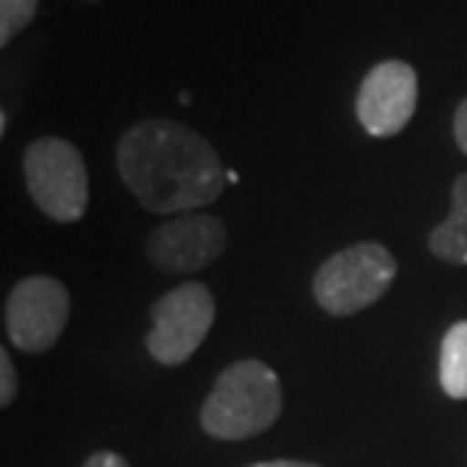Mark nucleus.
<instances>
[{
  "mask_svg": "<svg viewBox=\"0 0 467 467\" xmlns=\"http://www.w3.org/2000/svg\"><path fill=\"white\" fill-rule=\"evenodd\" d=\"M228 246V228L219 216L180 213L167 219L146 240L149 265L161 274H198L210 267Z\"/></svg>",
  "mask_w": 467,
  "mask_h": 467,
  "instance_id": "7",
  "label": "nucleus"
},
{
  "mask_svg": "<svg viewBox=\"0 0 467 467\" xmlns=\"http://www.w3.org/2000/svg\"><path fill=\"white\" fill-rule=\"evenodd\" d=\"M82 467H130L125 459H121V455L119 452H95V455H91V459L86 462V464H82Z\"/></svg>",
  "mask_w": 467,
  "mask_h": 467,
  "instance_id": "14",
  "label": "nucleus"
},
{
  "mask_svg": "<svg viewBox=\"0 0 467 467\" xmlns=\"http://www.w3.org/2000/svg\"><path fill=\"white\" fill-rule=\"evenodd\" d=\"M428 249L446 265H467V173L452 182V210L428 237Z\"/></svg>",
  "mask_w": 467,
  "mask_h": 467,
  "instance_id": "9",
  "label": "nucleus"
},
{
  "mask_svg": "<svg viewBox=\"0 0 467 467\" xmlns=\"http://www.w3.org/2000/svg\"><path fill=\"white\" fill-rule=\"evenodd\" d=\"M252 467H319V464H310V462H292V459H279V462H258Z\"/></svg>",
  "mask_w": 467,
  "mask_h": 467,
  "instance_id": "15",
  "label": "nucleus"
},
{
  "mask_svg": "<svg viewBox=\"0 0 467 467\" xmlns=\"http://www.w3.org/2000/svg\"><path fill=\"white\" fill-rule=\"evenodd\" d=\"M395 276L398 261L382 243H352L316 270L313 297L328 316H352L377 304L391 288Z\"/></svg>",
  "mask_w": 467,
  "mask_h": 467,
  "instance_id": "3",
  "label": "nucleus"
},
{
  "mask_svg": "<svg viewBox=\"0 0 467 467\" xmlns=\"http://www.w3.org/2000/svg\"><path fill=\"white\" fill-rule=\"evenodd\" d=\"M16 398V368H13V358L9 352L4 349L0 352V404L9 407Z\"/></svg>",
  "mask_w": 467,
  "mask_h": 467,
  "instance_id": "12",
  "label": "nucleus"
},
{
  "mask_svg": "<svg viewBox=\"0 0 467 467\" xmlns=\"http://www.w3.org/2000/svg\"><path fill=\"white\" fill-rule=\"evenodd\" d=\"M441 389L452 400H467V322H455L441 343Z\"/></svg>",
  "mask_w": 467,
  "mask_h": 467,
  "instance_id": "10",
  "label": "nucleus"
},
{
  "mask_svg": "<svg viewBox=\"0 0 467 467\" xmlns=\"http://www.w3.org/2000/svg\"><path fill=\"white\" fill-rule=\"evenodd\" d=\"M40 0H0V46H13L18 34L31 25Z\"/></svg>",
  "mask_w": 467,
  "mask_h": 467,
  "instance_id": "11",
  "label": "nucleus"
},
{
  "mask_svg": "<svg viewBox=\"0 0 467 467\" xmlns=\"http://www.w3.org/2000/svg\"><path fill=\"white\" fill-rule=\"evenodd\" d=\"M25 185L31 201L52 222L73 225L88 210V171L86 158L70 140L40 137L25 149Z\"/></svg>",
  "mask_w": 467,
  "mask_h": 467,
  "instance_id": "4",
  "label": "nucleus"
},
{
  "mask_svg": "<svg viewBox=\"0 0 467 467\" xmlns=\"http://www.w3.org/2000/svg\"><path fill=\"white\" fill-rule=\"evenodd\" d=\"M452 134H455V143L467 155V98L455 107V119H452Z\"/></svg>",
  "mask_w": 467,
  "mask_h": 467,
  "instance_id": "13",
  "label": "nucleus"
},
{
  "mask_svg": "<svg viewBox=\"0 0 467 467\" xmlns=\"http://www.w3.org/2000/svg\"><path fill=\"white\" fill-rule=\"evenodd\" d=\"M70 316V295L55 276H25L4 306V328L22 352H46L58 343Z\"/></svg>",
  "mask_w": 467,
  "mask_h": 467,
  "instance_id": "6",
  "label": "nucleus"
},
{
  "mask_svg": "<svg viewBox=\"0 0 467 467\" xmlns=\"http://www.w3.org/2000/svg\"><path fill=\"white\" fill-rule=\"evenodd\" d=\"M216 322V301L203 283H182L152 304V328L146 334L149 355L164 368H180L201 349Z\"/></svg>",
  "mask_w": 467,
  "mask_h": 467,
  "instance_id": "5",
  "label": "nucleus"
},
{
  "mask_svg": "<svg viewBox=\"0 0 467 467\" xmlns=\"http://www.w3.org/2000/svg\"><path fill=\"white\" fill-rule=\"evenodd\" d=\"M283 413L279 377L265 361L246 358L219 373L201 407L203 431L216 441H246L267 431Z\"/></svg>",
  "mask_w": 467,
  "mask_h": 467,
  "instance_id": "2",
  "label": "nucleus"
},
{
  "mask_svg": "<svg viewBox=\"0 0 467 467\" xmlns=\"http://www.w3.org/2000/svg\"><path fill=\"white\" fill-rule=\"evenodd\" d=\"M419 104V73L407 61H379L361 79L355 98V116L370 137L400 134Z\"/></svg>",
  "mask_w": 467,
  "mask_h": 467,
  "instance_id": "8",
  "label": "nucleus"
},
{
  "mask_svg": "<svg viewBox=\"0 0 467 467\" xmlns=\"http://www.w3.org/2000/svg\"><path fill=\"white\" fill-rule=\"evenodd\" d=\"M116 167L128 192L149 213L180 216L219 201L228 171L198 130L171 119L128 128L116 146Z\"/></svg>",
  "mask_w": 467,
  "mask_h": 467,
  "instance_id": "1",
  "label": "nucleus"
}]
</instances>
